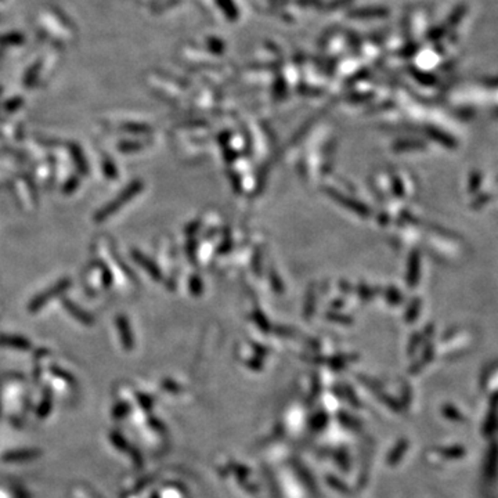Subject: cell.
<instances>
[{"label": "cell", "instance_id": "6da1fadb", "mask_svg": "<svg viewBox=\"0 0 498 498\" xmlns=\"http://www.w3.org/2000/svg\"><path fill=\"white\" fill-rule=\"evenodd\" d=\"M387 14V11L385 10V8H378V7H368V8H361V10H359L356 14H353V15H356V17H359V18H370V17H383V15H386Z\"/></svg>", "mask_w": 498, "mask_h": 498}, {"label": "cell", "instance_id": "7a4b0ae2", "mask_svg": "<svg viewBox=\"0 0 498 498\" xmlns=\"http://www.w3.org/2000/svg\"><path fill=\"white\" fill-rule=\"evenodd\" d=\"M218 4L220 6V8L223 7L225 14H226L230 20H235V18L238 17V10H237L235 4L232 3V0H218Z\"/></svg>", "mask_w": 498, "mask_h": 498}]
</instances>
